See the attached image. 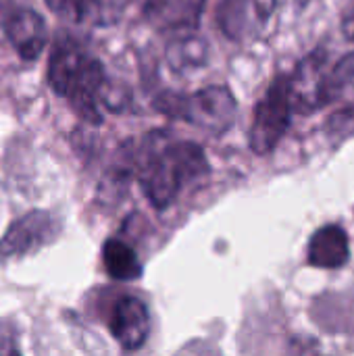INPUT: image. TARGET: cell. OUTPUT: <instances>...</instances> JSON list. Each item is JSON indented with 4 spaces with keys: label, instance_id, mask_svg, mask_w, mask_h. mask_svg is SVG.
I'll return each instance as SVG.
<instances>
[{
    "label": "cell",
    "instance_id": "5b68a950",
    "mask_svg": "<svg viewBox=\"0 0 354 356\" xmlns=\"http://www.w3.org/2000/svg\"><path fill=\"white\" fill-rule=\"evenodd\" d=\"M277 0H221L217 25L234 42H248L261 35L273 17Z\"/></svg>",
    "mask_w": 354,
    "mask_h": 356
},
{
    "label": "cell",
    "instance_id": "8992f818",
    "mask_svg": "<svg viewBox=\"0 0 354 356\" xmlns=\"http://www.w3.org/2000/svg\"><path fill=\"white\" fill-rule=\"evenodd\" d=\"M108 327L125 353L144 348L152 332V319L146 302L138 296H121L111 311Z\"/></svg>",
    "mask_w": 354,
    "mask_h": 356
},
{
    "label": "cell",
    "instance_id": "ba28073f",
    "mask_svg": "<svg viewBox=\"0 0 354 356\" xmlns=\"http://www.w3.org/2000/svg\"><path fill=\"white\" fill-rule=\"evenodd\" d=\"M323 58L325 52L317 50L309 54L298 67L296 73L290 77V94H292V106L300 113H311L321 106H325L328 92H325V79L328 73H323Z\"/></svg>",
    "mask_w": 354,
    "mask_h": 356
},
{
    "label": "cell",
    "instance_id": "52a82bcc",
    "mask_svg": "<svg viewBox=\"0 0 354 356\" xmlns=\"http://www.w3.org/2000/svg\"><path fill=\"white\" fill-rule=\"evenodd\" d=\"M207 0H144V19L159 31L194 33L204 13Z\"/></svg>",
    "mask_w": 354,
    "mask_h": 356
},
{
    "label": "cell",
    "instance_id": "30bf717a",
    "mask_svg": "<svg viewBox=\"0 0 354 356\" xmlns=\"http://www.w3.org/2000/svg\"><path fill=\"white\" fill-rule=\"evenodd\" d=\"M90 54H86V50L79 46V42H75L69 35H63L54 42L50 58H48V86L63 98H67L69 90L73 88L86 58Z\"/></svg>",
    "mask_w": 354,
    "mask_h": 356
},
{
    "label": "cell",
    "instance_id": "3957f363",
    "mask_svg": "<svg viewBox=\"0 0 354 356\" xmlns=\"http://www.w3.org/2000/svg\"><path fill=\"white\" fill-rule=\"evenodd\" d=\"M290 77L280 75L273 79L265 96L259 100L250 125V148L257 154H269L290 127L292 119Z\"/></svg>",
    "mask_w": 354,
    "mask_h": 356
},
{
    "label": "cell",
    "instance_id": "277c9868",
    "mask_svg": "<svg viewBox=\"0 0 354 356\" xmlns=\"http://www.w3.org/2000/svg\"><path fill=\"white\" fill-rule=\"evenodd\" d=\"M58 234V223L48 211H29L15 219L0 240V265L27 257L48 246Z\"/></svg>",
    "mask_w": 354,
    "mask_h": 356
},
{
    "label": "cell",
    "instance_id": "5bb4252c",
    "mask_svg": "<svg viewBox=\"0 0 354 356\" xmlns=\"http://www.w3.org/2000/svg\"><path fill=\"white\" fill-rule=\"evenodd\" d=\"M325 92L330 102L346 96L348 92L354 94V52L338 60V65L325 79Z\"/></svg>",
    "mask_w": 354,
    "mask_h": 356
},
{
    "label": "cell",
    "instance_id": "4fadbf2b",
    "mask_svg": "<svg viewBox=\"0 0 354 356\" xmlns=\"http://www.w3.org/2000/svg\"><path fill=\"white\" fill-rule=\"evenodd\" d=\"M167 63L173 71L184 73V71H192L198 67H204L207 58H209V44L198 38L196 33H186L175 38L169 46H167Z\"/></svg>",
    "mask_w": 354,
    "mask_h": 356
},
{
    "label": "cell",
    "instance_id": "9c48e42d",
    "mask_svg": "<svg viewBox=\"0 0 354 356\" xmlns=\"http://www.w3.org/2000/svg\"><path fill=\"white\" fill-rule=\"evenodd\" d=\"M4 31L15 52L23 60H35L44 52L48 42L46 21L31 8H19L10 13V17L4 23Z\"/></svg>",
    "mask_w": 354,
    "mask_h": 356
},
{
    "label": "cell",
    "instance_id": "8fae6325",
    "mask_svg": "<svg viewBox=\"0 0 354 356\" xmlns=\"http://www.w3.org/2000/svg\"><path fill=\"white\" fill-rule=\"evenodd\" d=\"M348 261V236L338 225H325L315 232L309 244V263L321 269H338Z\"/></svg>",
    "mask_w": 354,
    "mask_h": 356
},
{
    "label": "cell",
    "instance_id": "e0dca14e",
    "mask_svg": "<svg viewBox=\"0 0 354 356\" xmlns=\"http://www.w3.org/2000/svg\"><path fill=\"white\" fill-rule=\"evenodd\" d=\"M351 40H354V33H353V35H351Z\"/></svg>",
    "mask_w": 354,
    "mask_h": 356
},
{
    "label": "cell",
    "instance_id": "6da1fadb",
    "mask_svg": "<svg viewBox=\"0 0 354 356\" xmlns=\"http://www.w3.org/2000/svg\"><path fill=\"white\" fill-rule=\"evenodd\" d=\"M134 171L146 200L156 209H169L184 188L209 175L204 148L196 142H175L165 131H152L136 150Z\"/></svg>",
    "mask_w": 354,
    "mask_h": 356
},
{
    "label": "cell",
    "instance_id": "7a4b0ae2",
    "mask_svg": "<svg viewBox=\"0 0 354 356\" xmlns=\"http://www.w3.org/2000/svg\"><path fill=\"white\" fill-rule=\"evenodd\" d=\"M154 108L169 119L186 121L213 136H221L234 125L238 102L230 88L207 86L192 94L165 90L154 98Z\"/></svg>",
    "mask_w": 354,
    "mask_h": 356
},
{
    "label": "cell",
    "instance_id": "9a60e30c",
    "mask_svg": "<svg viewBox=\"0 0 354 356\" xmlns=\"http://www.w3.org/2000/svg\"><path fill=\"white\" fill-rule=\"evenodd\" d=\"M48 8L71 21H81L88 15L90 0H46Z\"/></svg>",
    "mask_w": 354,
    "mask_h": 356
},
{
    "label": "cell",
    "instance_id": "7c38bea8",
    "mask_svg": "<svg viewBox=\"0 0 354 356\" xmlns=\"http://www.w3.org/2000/svg\"><path fill=\"white\" fill-rule=\"evenodd\" d=\"M102 265L108 277L117 282H136L142 277L138 252L121 238H108L102 246Z\"/></svg>",
    "mask_w": 354,
    "mask_h": 356
},
{
    "label": "cell",
    "instance_id": "2e32d148",
    "mask_svg": "<svg viewBox=\"0 0 354 356\" xmlns=\"http://www.w3.org/2000/svg\"><path fill=\"white\" fill-rule=\"evenodd\" d=\"M0 356H23L15 336H10V334L0 336Z\"/></svg>",
    "mask_w": 354,
    "mask_h": 356
}]
</instances>
